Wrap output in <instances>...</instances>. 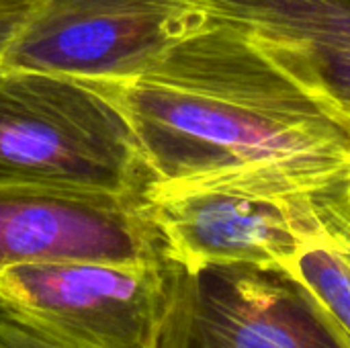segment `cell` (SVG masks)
Instances as JSON below:
<instances>
[{"mask_svg": "<svg viewBox=\"0 0 350 348\" xmlns=\"http://www.w3.org/2000/svg\"><path fill=\"white\" fill-rule=\"evenodd\" d=\"M41 0H0V66L4 55Z\"/></svg>", "mask_w": 350, "mask_h": 348, "instance_id": "obj_10", "label": "cell"}, {"mask_svg": "<svg viewBox=\"0 0 350 348\" xmlns=\"http://www.w3.org/2000/svg\"><path fill=\"white\" fill-rule=\"evenodd\" d=\"M90 82L131 129L144 199L213 189L312 197L350 176V109L287 33L211 10L148 70Z\"/></svg>", "mask_w": 350, "mask_h": 348, "instance_id": "obj_1", "label": "cell"}, {"mask_svg": "<svg viewBox=\"0 0 350 348\" xmlns=\"http://www.w3.org/2000/svg\"><path fill=\"white\" fill-rule=\"evenodd\" d=\"M297 277L324 306L350 348V267L320 234L285 269Z\"/></svg>", "mask_w": 350, "mask_h": 348, "instance_id": "obj_8", "label": "cell"}, {"mask_svg": "<svg viewBox=\"0 0 350 348\" xmlns=\"http://www.w3.org/2000/svg\"><path fill=\"white\" fill-rule=\"evenodd\" d=\"M158 348H349L316 295L285 269L189 273L168 265Z\"/></svg>", "mask_w": 350, "mask_h": 348, "instance_id": "obj_3", "label": "cell"}, {"mask_svg": "<svg viewBox=\"0 0 350 348\" xmlns=\"http://www.w3.org/2000/svg\"><path fill=\"white\" fill-rule=\"evenodd\" d=\"M209 14V0H41L0 68L82 80L129 78Z\"/></svg>", "mask_w": 350, "mask_h": 348, "instance_id": "obj_5", "label": "cell"}, {"mask_svg": "<svg viewBox=\"0 0 350 348\" xmlns=\"http://www.w3.org/2000/svg\"><path fill=\"white\" fill-rule=\"evenodd\" d=\"M55 260L168 263L144 197L0 187V271Z\"/></svg>", "mask_w": 350, "mask_h": 348, "instance_id": "obj_7", "label": "cell"}, {"mask_svg": "<svg viewBox=\"0 0 350 348\" xmlns=\"http://www.w3.org/2000/svg\"><path fill=\"white\" fill-rule=\"evenodd\" d=\"M328 244L350 267V187L347 180L312 197Z\"/></svg>", "mask_w": 350, "mask_h": 348, "instance_id": "obj_9", "label": "cell"}, {"mask_svg": "<svg viewBox=\"0 0 350 348\" xmlns=\"http://www.w3.org/2000/svg\"><path fill=\"white\" fill-rule=\"evenodd\" d=\"M0 348H64L0 310Z\"/></svg>", "mask_w": 350, "mask_h": 348, "instance_id": "obj_11", "label": "cell"}, {"mask_svg": "<svg viewBox=\"0 0 350 348\" xmlns=\"http://www.w3.org/2000/svg\"><path fill=\"white\" fill-rule=\"evenodd\" d=\"M168 265H12L0 271V310L64 348H158Z\"/></svg>", "mask_w": 350, "mask_h": 348, "instance_id": "obj_4", "label": "cell"}, {"mask_svg": "<svg viewBox=\"0 0 350 348\" xmlns=\"http://www.w3.org/2000/svg\"><path fill=\"white\" fill-rule=\"evenodd\" d=\"M0 187L144 197L131 129L90 80L0 68Z\"/></svg>", "mask_w": 350, "mask_h": 348, "instance_id": "obj_2", "label": "cell"}, {"mask_svg": "<svg viewBox=\"0 0 350 348\" xmlns=\"http://www.w3.org/2000/svg\"><path fill=\"white\" fill-rule=\"evenodd\" d=\"M347 185H349V187H350V176H349V178H347Z\"/></svg>", "mask_w": 350, "mask_h": 348, "instance_id": "obj_12", "label": "cell"}, {"mask_svg": "<svg viewBox=\"0 0 350 348\" xmlns=\"http://www.w3.org/2000/svg\"><path fill=\"white\" fill-rule=\"evenodd\" d=\"M312 197L213 189L152 195L146 203L168 263L197 273L232 265L287 269L320 234Z\"/></svg>", "mask_w": 350, "mask_h": 348, "instance_id": "obj_6", "label": "cell"}]
</instances>
